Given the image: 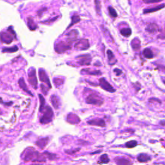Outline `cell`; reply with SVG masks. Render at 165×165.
<instances>
[{"label": "cell", "instance_id": "obj_35", "mask_svg": "<svg viewBox=\"0 0 165 165\" xmlns=\"http://www.w3.org/2000/svg\"><path fill=\"white\" fill-rule=\"evenodd\" d=\"M81 150V148H76L75 150H65V152L66 153H68V154H71V155H72V154H74L76 153V152H79V151Z\"/></svg>", "mask_w": 165, "mask_h": 165}, {"label": "cell", "instance_id": "obj_1", "mask_svg": "<svg viewBox=\"0 0 165 165\" xmlns=\"http://www.w3.org/2000/svg\"><path fill=\"white\" fill-rule=\"evenodd\" d=\"M47 158L43 153H40L32 147H29L24 151L23 153V159L24 162H34V163H45Z\"/></svg>", "mask_w": 165, "mask_h": 165}, {"label": "cell", "instance_id": "obj_7", "mask_svg": "<svg viewBox=\"0 0 165 165\" xmlns=\"http://www.w3.org/2000/svg\"><path fill=\"white\" fill-rule=\"evenodd\" d=\"M78 63L80 65L88 66L90 65L92 61V57L90 54H83L80 55L76 58Z\"/></svg>", "mask_w": 165, "mask_h": 165}, {"label": "cell", "instance_id": "obj_6", "mask_svg": "<svg viewBox=\"0 0 165 165\" xmlns=\"http://www.w3.org/2000/svg\"><path fill=\"white\" fill-rule=\"evenodd\" d=\"M90 47L89 41L86 39H81L76 42L74 48L78 50H85Z\"/></svg>", "mask_w": 165, "mask_h": 165}, {"label": "cell", "instance_id": "obj_11", "mask_svg": "<svg viewBox=\"0 0 165 165\" xmlns=\"http://www.w3.org/2000/svg\"><path fill=\"white\" fill-rule=\"evenodd\" d=\"M78 35H79V32L77 30H72L71 31H70L69 32L66 34L67 41L70 42V43L72 44L73 42L77 40Z\"/></svg>", "mask_w": 165, "mask_h": 165}, {"label": "cell", "instance_id": "obj_40", "mask_svg": "<svg viewBox=\"0 0 165 165\" xmlns=\"http://www.w3.org/2000/svg\"><path fill=\"white\" fill-rule=\"evenodd\" d=\"M134 86L135 89L137 92H138V91L141 89V85H140V83H139L138 82L135 83V84H134Z\"/></svg>", "mask_w": 165, "mask_h": 165}, {"label": "cell", "instance_id": "obj_43", "mask_svg": "<svg viewBox=\"0 0 165 165\" xmlns=\"http://www.w3.org/2000/svg\"><path fill=\"white\" fill-rule=\"evenodd\" d=\"M161 70H162V71L165 73V66H160V67H159Z\"/></svg>", "mask_w": 165, "mask_h": 165}, {"label": "cell", "instance_id": "obj_5", "mask_svg": "<svg viewBox=\"0 0 165 165\" xmlns=\"http://www.w3.org/2000/svg\"><path fill=\"white\" fill-rule=\"evenodd\" d=\"M36 73V70L34 68H30L28 73V81L34 89H37V80Z\"/></svg>", "mask_w": 165, "mask_h": 165}, {"label": "cell", "instance_id": "obj_37", "mask_svg": "<svg viewBox=\"0 0 165 165\" xmlns=\"http://www.w3.org/2000/svg\"><path fill=\"white\" fill-rule=\"evenodd\" d=\"M47 87L45 86L43 84H41V92L43 93L44 95H47L48 93V89H47Z\"/></svg>", "mask_w": 165, "mask_h": 165}, {"label": "cell", "instance_id": "obj_12", "mask_svg": "<svg viewBox=\"0 0 165 165\" xmlns=\"http://www.w3.org/2000/svg\"><path fill=\"white\" fill-rule=\"evenodd\" d=\"M87 124L89 125L101 126V127H104V126H106V124H105V121L102 119H92V120L87 121Z\"/></svg>", "mask_w": 165, "mask_h": 165}, {"label": "cell", "instance_id": "obj_24", "mask_svg": "<svg viewBox=\"0 0 165 165\" xmlns=\"http://www.w3.org/2000/svg\"><path fill=\"white\" fill-rule=\"evenodd\" d=\"M143 54L144 57H145L147 59H152L153 58V54L152 51L150 50V48H145V50L143 51Z\"/></svg>", "mask_w": 165, "mask_h": 165}, {"label": "cell", "instance_id": "obj_45", "mask_svg": "<svg viewBox=\"0 0 165 165\" xmlns=\"http://www.w3.org/2000/svg\"><path fill=\"white\" fill-rule=\"evenodd\" d=\"M31 165H42L41 164H31Z\"/></svg>", "mask_w": 165, "mask_h": 165}, {"label": "cell", "instance_id": "obj_33", "mask_svg": "<svg viewBox=\"0 0 165 165\" xmlns=\"http://www.w3.org/2000/svg\"><path fill=\"white\" fill-rule=\"evenodd\" d=\"M137 145H138V142H137L136 141H134V140L130 141L125 144L126 147L128 148H134V147H135Z\"/></svg>", "mask_w": 165, "mask_h": 165}, {"label": "cell", "instance_id": "obj_9", "mask_svg": "<svg viewBox=\"0 0 165 165\" xmlns=\"http://www.w3.org/2000/svg\"><path fill=\"white\" fill-rule=\"evenodd\" d=\"M39 78H40V79L41 82L46 83L47 84V85H48L49 89H50L51 84H50V79H49L48 77L47 74V73H46V72H45L44 69H43V68H40L39 69Z\"/></svg>", "mask_w": 165, "mask_h": 165}, {"label": "cell", "instance_id": "obj_28", "mask_svg": "<svg viewBox=\"0 0 165 165\" xmlns=\"http://www.w3.org/2000/svg\"><path fill=\"white\" fill-rule=\"evenodd\" d=\"M43 153V155L45 156V157L49 160L53 161V160H55L56 159H57V155H56V154H55V153H50L48 152H45Z\"/></svg>", "mask_w": 165, "mask_h": 165}, {"label": "cell", "instance_id": "obj_41", "mask_svg": "<svg viewBox=\"0 0 165 165\" xmlns=\"http://www.w3.org/2000/svg\"><path fill=\"white\" fill-rule=\"evenodd\" d=\"M161 1H144V3H147V4H150V3H159Z\"/></svg>", "mask_w": 165, "mask_h": 165}, {"label": "cell", "instance_id": "obj_27", "mask_svg": "<svg viewBox=\"0 0 165 165\" xmlns=\"http://www.w3.org/2000/svg\"><path fill=\"white\" fill-rule=\"evenodd\" d=\"M39 98H40V112H43V110H45V107H46V106H45V98L41 94H39Z\"/></svg>", "mask_w": 165, "mask_h": 165}, {"label": "cell", "instance_id": "obj_18", "mask_svg": "<svg viewBox=\"0 0 165 165\" xmlns=\"http://www.w3.org/2000/svg\"><path fill=\"white\" fill-rule=\"evenodd\" d=\"M165 6V4H161L159 5H157L155 7H153V8H151V9H144L143 10V13L144 14H148V13H152V12H156L158 11V10H159L161 9H163Z\"/></svg>", "mask_w": 165, "mask_h": 165}, {"label": "cell", "instance_id": "obj_34", "mask_svg": "<svg viewBox=\"0 0 165 165\" xmlns=\"http://www.w3.org/2000/svg\"><path fill=\"white\" fill-rule=\"evenodd\" d=\"M95 5H96V11L97 12H100L101 11V2L98 1H95Z\"/></svg>", "mask_w": 165, "mask_h": 165}, {"label": "cell", "instance_id": "obj_39", "mask_svg": "<svg viewBox=\"0 0 165 165\" xmlns=\"http://www.w3.org/2000/svg\"><path fill=\"white\" fill-rule=\"evenodd\" d=\"M114 72H115V74H116V76H117L121 75L122 73V72L121 70L119 69V68H115L114 70Z\"/></svg>", "mask_w": 165, "mask_h": 165}, {"label": "cell", "instance_id": "obj_20", "mask_svg": "<svg viewBox=\"0 0 165 165\" xmlns=\"http://www.w3.org/2000/svg\"><path fill=\"white\" fill-rule=\"evenodd\" d=\"M27 26H28V27H29V29L30 30H32V31L36 30V29L37 28V24L35 23L34 21L33 18L32 17H28V19H27Z\"/></svg>", "mask_w": 165, "mask_h": 165}, {"label": "cell", "instance_id": "obj_17", "mask_svg": "<svg viewBox=\"0 0 165 165\" xmlns=\"http://www.w3.org/2000/svg\"><path fill=\"white\" fill-rule=\"evenodd\" d=\"M49 142V138H41L36 142V145L39 147V148L43 149L47 145V144Z\"/></svg>", "mask_w": 165, "mask_h": 165}, {"label": "cell", "instance_id": "obj_21", "mask_svg": "<svg viewBox=\"0 0 165 165\" xmlns=\"http://www.w3.org/2000/svg\"><path fill=\"white\" fill-rule=\"evenodd\" d=\"M110 158L108 157L107 154H103L102 156H101L99 157V160L97 161V163L99 164H107L110 162Z\"/></svg>", "mask_w": 165, "mask_h": 165}, {"label": "cell", "instance_id": "obj_8", "mask_svg": "<svg viewBox=\"0 0 165 165\" xmlns=\"http://www.w3.org/2000/svg\"><path fill=\"white\" fill-rule=\"evenodd\" d=\"M99 86L101 87V89L107 91V92L111 93H114L115 92V90L114 89V87L104 78L99 79Z\"/></svg>", "mask_w": 165, "mask_h": 165}, {"label": "cell", "instance_id": "obj_10", "mask_svg": "<svg viewBox=\"0 0 165 165\" xmlns=\"http://www.w3.org/2000/svg\"><path fill=\"white\" fill-rule=\"evenodd\" d=\"M14 39H15L12 35L9 32L1 33V41L2 43L5 44L11 43Z\"/></svg>", "mask_w": 165, "mask_h": 165}, {"label": "cell", "instance_id": "obj_25", "mask_svg": "<svg viewBox=\"0 0 165 165\" xmlns=\"http://www.w3.org/2000/svg\"><path fill=\"white\" fill-rule=\"evenodd\" d=\"M81 72H85L86 73H88V74L92 75V76H100L102 74V73H101L100 71H97V70H96V71H90V70L89 68L83 69Z\"/></svg>", "mask_w": 165, "mask_h": 165}, {"label": "cell", "instance_id": "obj_19", "mask_svg": "<svg viewBox=\"0 0 165 165\" xmlns=\"http://www.w3.org/2000/svg\"><path fill=\"white\" fill-rule=\"evenodd\" d=\"M151 160V157L146 153H141L138 156V161L140 163H146Z\"/></svg>", "mask_w": 165, "mask_h": 165}, {"label": "cell", "instance_id": "obj_14", "mask_svg": "<svg viewBox=\"0 0 165 165\" xmlns=\"http://www.w3.org/2000/svg\"><path fill=\"white\" fill-rule=\"evenodd\" d=\"M18 84H19V87L22 89L23 90H24V92H25L26 93H27L28 94H29L30 96H31L32 97H33V94H32V92H30V91L29 90V89H28V86L27 85H26V83L25 82H24V79L23 78H20L18 81Z\"/></svg>", "mask_w": 165, "mask_h": 165}, {"label": "cell", "instance_id": "obj_36", "mask_svg": "<svg viewBox=\"0 0 165 165\" xmlns=\"http://www.w3.org/2000/svg\"><path fill=\"white\" fill-rule=\"evenodd\" d=\"M7 32H10V34H11L12 36L14 37V38L16 40V34L15 33V32H14V30H13V28H12V27H9V28H8V30H7Z\"/></svg>", "mask_w": 165, "mask_h": 165}, {"label": "cell", "instance_id": "obj_2", "mask_svg": "<svg viewBox=\"0 0 165 165\" xmlns=\"http://www.w3.org/2000/svg\"><path fill=\"white\" fill-rule=\"evenodd\" d=\"M43 115L40 118V122L41 124H48L52 121L54 117V112L50 107L47 106L43 110Z\"/></svg>", "mask_w": 165, "mask_h": 165}, {"label": "cell", "instance_id": "obj_22", "mask_svg": "<svg viewBox=\"0 0 165 165\" xmlns=\"http://www.w3.org/2000/svg\"><path fill=\"white\" fill-rule=\"evenodd\" d=\"M107 55H108V61H109V63L110 65H114L116 63L117 60L115 59V55L113 54V52H112V50H107Z\"/></svg>", "mask_w": 165, "mask_h": 165}, {"label": "cell", "instance_id": "obj_30", "mask_svg": "<svg viewBox=\"0 0 165 165\" xmlns=\"http://www.w3.org/2000/svg\"><path fill=\"white\" fill-rule=\"evenodd\" d=\"M17 50H18V47L17 46H13L11 48H3L2 49L3 52H9V53H13Z\"/></svg>", "mask_w": 165, "mask_h": 165}, {"label": "cell", "instance_id": "obj_13", "mask_svg": "<svg viewBox=\"0 0 165 165\" xmlns=\"http://www.w3.org/2000/svg\"><path fill=\"white\" fill-rule=\"evenodd\" d=\"M117 165H132V162L127 158L125 157H116L114 159Z\"/></svg>", "mask_w": 165, "mask_h": 165}, {"label": "cell", "instance_id": "obj_42", "mask_svg": "<svg viewBox=\"0 0 165 165\" xmlns=\"http://www.w3.org/2000/svg\"><path fill=\"white\" fill-rule=\"evenodd\" d=\"M160 125H162V126H165V120L161 121H160Z\"/></svg>", "mask_w": 165, "mask_h": 165}, {"label": "cell", "instance_id": "obj_16", "mask_svg": "<svg viewBox=\"0 0 165 165\" xmlns=\"http://www.w3.org/2000/svg\"><path fill=\"white\" fill-rule=\"evenodd\" d=\"M50 99H51L52 106L54 107L55 109H59V108L61 105V102L58 96H56L55 95H52V96L50 97Z\"/></svg>", "mask_w": 165, "mask_h": 165}, {"label": "cell", "instance_id": "obj_15", "mask_svg": "<svg viewBox=\"0 0 165 165\" xmlns=\"http://www.w3.org/2000/svg\"><path fill=\"white\" fill-rule=\"evenodd\" d=\"M146 31L150 34H155L159 31V27L155 23H150L146 27Z\"/></svg>", "mask_w": 165, "mask_h": 165}, {"label": "cell", "instance_id": "obj_31", "mask_svg": "<svg viewBox=\"0 0 165 165\" xmlns=\"http://www.w3.org/2000/svg\"><path fill=\"white\" fill-rule=\"evenodd\" d=\"M108 13H109V15L112 18H115V17H117V13L115 11V10L112 7V6H108Z\"/></svg>", "mask_w": 165, "mask_h": 165}, {"label": "cell", "instance_id": "obj_44", "mask_svg": "<svg viewBox=\"0 0 165 165\" xmlns=\"http://www.w3.org/2000/svg\"><path fill=\"white\" fill-rule=\"evenodd\" d=\"M5 105H7V106H10V105L12 104V102H9V103H5Z\"/></svg>", "mask_w": 165, "mask_h": 165}, {"label": "cell", "instance_id": "obj_46", "mask_svg": "<svg viewBox=\"0 0 165 165\" xmlns=\"http://www.w3.org/2000/svg\"><path fill=\"white\" fill-rule=\"evenodd\" d=\"M163 83L165 84V79H163Z\"/></svg>", "mask_w": 165, "mask_h": 165}, {"label": "cell", "instance_id": "obj_29", "mask_svg": "<svg viewBox=\"0 0 165 165\" xmlns=\"http://www.w3.org/2000/svg\"><path fill=\"white\" fill-rule=\"evenodd\" d=\"M80 22V17L78 15H74L72 17V22L71 23L69 24V26L68 27L67 29H69V28H71L72 26L74 25L75 24L78 23Z\"/></svg>", "mask_w": 165, "mask_h": 165}, {"label": "cell", "instance_id": "obj_3", "mask_svg": "<svg viewBox=\"0 0 165 165\" xmlns=\"http://www.w3.org/2000/svg\"><path fill=\"white\" fill-rule=\"evenodd\" d=\"M86 102L88 104H94L95 106L101 107L104 103V99L101 96L97 94H92L89 95L86 98Z\"/></svg>", "mask_w": 165, "mask_h": 165}, {"label": "cell", "instance_id": "obj_4", "mask_svg": "<svg viewBox=\"0 0 165 165\" xmlns=\"http://www.w3.org/2000/svg\"><path fill=\"white\" fill-rule=\"evenodd\" d=\"M72 48V43L70 42L66 41H59L55 45V50L58 54H61L63 53L67 50H71Z\"/></svg>", "mask_w": 165, "mask_h": 165}, {"label": "cell", "instance_id": "obj_32", "mask_svg": "<svg viewBox=\"0 0 165 165\" xmlns=\"http://www.w3.org/2000/svg\"><path fill=\"white\" fill-rule=\"evenodd\" d=\"M68 115H69L70 117H71V118L67 116V120H68V121L69 122H71V123L76 124V123H78V122H80V119H79V118L78 116H76L75 118H73V117L72 118L71 114H69Z\"/></svg>", "mask_w": 165, "mask_h": 165}, {"label": "cell", "instance_id": "obj_38", "mask_svg": "<svg viewBox=\"0 0 165 165\" xmlns=\"http://www.w3.org/2000/svg\"><path fill=\"white\" fill-rule=\"evenodd\" d=\"M47 10V8H46V7H44V8H42V9H40V10L37 11V15L40 17L42 14H43V13L44 12L46 11Z\"/></svg>", "mask_w": 165, "mask_h": 165}, {"label": "cell", "instance_id": "obj_26", "mask_svg": "<svg viewBox=\"0 0 165 165\" xmlns=\"http://www.w3.org/2000/svg\"><path fill=\"white\" fill-rule=\"evenodd\" d=\"M120 33L122 36L128 37L131 36L132 34V30L130 28H124L120 30Z\"/></svg>", "mask_w": 165, "mask_h": 165}, {"label": "cell", "instance_id": "obj_23", "mask_svg": "<svg viewBox=\"0 0 165 165\" xmlns=\"http://www.w3.org/2000/svg\"><path fill=\"white\" fill-rule=\"evenodd\" d=\"M131 45L134 50H138L141 47V41L138 38H135L132 41Z\"/></svg>", "mask_w": 165, "mask_h": 165}]
</instances>
